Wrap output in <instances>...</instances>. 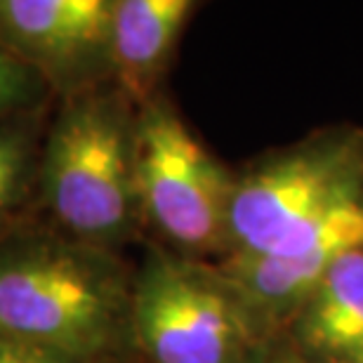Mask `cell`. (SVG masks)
I'll use <instances>...</instances> for the list:
<instances>
[{
  "label": "cell",
  "mask_w": 363,
  "mask_h": 363,
  "mask_svg": "<svg viewBox=\"0 0 363 363\" xmlns=\"http://www.w3.org/2000/svg\"><path fill=\"white\" fill-rule=\"evenodd\" d=\"M135 272L111 250L45 231L0 236V335L81 363L133 347Z\"/></svg>",
  "instance_id": "obj_1"
},
{
  "label": "cell",
  "mask_w": 363,
  "mask_h": 363,
  "mask_svg": "<svg viewBox=\"0 0 363 363\" xmlns=\"http://www.w3.org/2000/svg\"><path fill=\"white\" fill-rule=\"evenodd\" d=\"M137 106L116 88L67 97L40 149V199L64 236L116 252L142 227Z\"/></svg>",
  "instance_id": "obj_2"
},
{
  "label": "cell",
  "mask_w": 363,
  "mask_h": 363,
  "mask_svg": "<svg viewBox=\"0 0 363 363\" xmlns=\"http://www.w3.org/2000/svg\"><path fill=\"white\" fill-rule=\"evenodd\" d=\"M363 199V128L330 125L234 172L227 255L307 248L345 206Z\"/></svg>",
  "instance_id": "obj_3"
},
{
  "label": "cell",
  "mask_w": 363,
  "mask_h": 363,
  "mask_svg": "<svg viewBox=\"0 0 363 363\" xmlns=\"http://www.w3.org/2000/svg\"><path fill=\"white\" fill-rule=\"evenodd\" d=\"M267 337L215 262L149 245L133 279V347L144 363H248Z\"/></svg>",
  "instance_id": "obj_4"
},
{
  "label": "cell",
  "mask_w": 363,
  "mask_h": 363,
  "mask_svg": "<svg viewBox=\"0 0 363 363\" xmlns=\"http://www.w3.org/2000/svg\"><path fill=\"white\" fill-rule=\"evenodd\" d=\"M135 182L142 222L163 238L161 245L208 262L227 255L234 172L203 147L161 94L137 108Z\"/></svg>",
  "instance_id": "obj_5"
},
{
  "label": "cell",
  "mask_w": 363,
  "mask_h": 363,
  "mask_svg": "<svg viewBox=\"0 0 363 363\" xmlns=\"http://www.w3.org/2000/svg\"><path fill=\"white\" fill-rule=\"evenodd\" d=\"M111 0H0V48L64 99L111 81Z\"/></svg>",
  "instance_id": "obj_6"
},
{
  "label": "cell",
  "mask_w": 363,
  "mask_h": 363,
  "mask_svg": "<svg viewBox=\"0 0 363 363\" xmlns=\"http://www.w3.org/2000/svg\"><path fill=\"white\" fill-rule=\"evenodd\" d=\"M359 245H363V199L340 210L307 248L286 255L229 252L215 264L241 293L259 325L274 335L286 330L335 259Z\"/></svg>",
  "instance_id": "obj_7"
},
{
  "label": "cell",
  "mask_w": 363,
  "mask_h": 363,
  "mask_svg": "<svg viewBox=\"0 0 363 363\" xmlns=\"http://www.w3.org/2000/svg\"><path fill=\"white\" fill-rule=\"evenodd\" d=\"M194 10L191 0H111V83L137 108L158 97V85Z\"/></svg>",
  "instance_id": "obj_8"
},
{
  "label": "cell",
  "mask_w": 363,
  "mask_h": 363,
  "mask_svg": "<svg viewBox=\"0 0 363 363\" xmlns=\"http://www.w3.org/2000/svg\"><path fill=\"white\" fill-rule=\"evenodd\" d=\"M283 333L304 363H363V245L335 259Z\"/></svg>",
  "instance_id": "obj_9"
},
{
  "label": "cell",
  "mask_w": 363,
  "mask_h": 363,
  "mask_svg": "<svg viewBox=\"0 0 363 363\" xmlns=\"http://www.w3.org/2000/svg\"><path fill=\"white\" fill-rule=\"evenodd\" d=\"M40 149L35 130L24 116L0 121V229L38 189Z\"/></svg>",
  "instance_id": "obj_10"
},
{
  "label": "cell",
  "mask_w": 363,
  "mask_h": 363,
  "mask_svg": "<svg viewBox=\"0 0 363 363\" xmlns=\"http://www.w3.org/2000/svg\"><path fill=\"white\" fill-rule=\"evenodd\" d=\"M50 92L52 88L38 71L0 48V121L26 116L38 108Z\"/></svg>",
  "instance_id": "obj_11"
},
{
  "label": "cell",
  "mask_w": 363,
  "mask_h": 363,
  "mask_svg": "<svg viewBox=\"0 0 363 363\" xmlns=\"http://www.w3.org/2000/svg\"><path fill=\"white\" fill-rule=\"evenodd\" d=\"M0 363H81L60 352L0 335Z\"/></svg>",
  "instance_id": "obj_12"
},
{
  "label": "cell",
  "mask_w": 363,
  "mask_h": 363,
  "mask_svg": "<svg viewBox=\"0 0 363 363\" xmlns=\"http://www.w3.org/2000/svg\"><path fill=\"white\" fill-rule=\"evenodd\" d=\"M248 363H304L300 354L295 352V347L290 345L286 333H274L257 347V352L252 354Z\"/></svg>",
  "instance_id": "obj_13"
}]
</instances>
